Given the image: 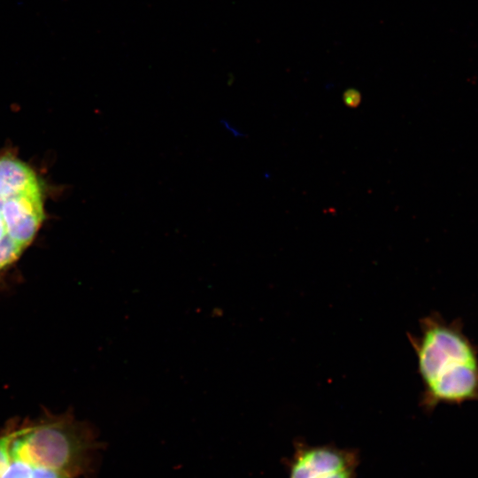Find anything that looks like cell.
<instances>
[{"mask_svg": "<svg viewBox=\"0 0 478 478\" xmlns=\"http://www.w3.org/2000/svg\"><path fill=\"white\" fill-rule=\"evenodd\" d=\"M343 100L348 107L355 108L358 106L361 102V95L357 89H349L344 91Z\"/></svg>", "mask_w": 478, "mask_h": 478, "instance_id": "ba28073f", "label": "cell"}, {"mask_svg": "<svg viewBox=\"0 0 478 478\" xmlns=\"http://www.w3.org/2000/svg\"><path fill=\"white\" fill-rule=\"evenodd\" d=\"M42 220V193L34 171L17 158L0 157V270L19 258Z\"/></svg>", "mask_w": 478, "mask_h": 478, "instance_id": "3957f363", "label": "cell"}, {"mask_svg": "<svg viewBox=\"0 0 478 478\" xmlns=\"http://www.w3.org/2000/svg\"><path fill=\"white\" fill-rule=\"evenodd\" d=\"M351 459L341 451L318 447L303 451L292 465L290 478H323L349 469Z\"/></svg>", "mask_w": 478, "mask_h": 478, "instance_id": "277c9868", "label": "cell"}, {"mask_svg": "<svg viewBox=\"0 0 478 478\" xmlns=\"http://www.w3.org/2000/svg\"><path fill=\"white\" fill-rule=\"evenodd\" d=\"M420 335H409L423 383L421 405H459L478 400V348L463 331L461 320L446 321L431 312L420 321Z\"/></svg>", "mask_w": 478, "mask_h": 478, "instance_id": "6da1fadb", "label": "cell"}, {"mask_svg": "<svg viewBox=\"0 0 478 478\" xmlns=\"http://www.w3.org/2000/svg\"><path fill=\"white\" fill-rule=\"evenodd\" d=\"M101 448L92 426L69 412L36 425H25L12 443V449L30 463L72 478L92 472Z\"/></svg>", "mask_w": 478, "mask_h": 478, "instance_id": "7a4b0ae2", "label": "cell"}, {"mask_svg": "<svg viewBox=\"0 0 478 478\" xmlns=\"http://www.w3.org/2000/svg\"><path fill=\"white\" fill-rule=\"evenodd\" d=\"M25 426L12 424L0 435V474L11 459V448L15 438L23 431Z\"/></svg>", "mask_w": 478, "mask_h": 478, "instance_id": "8992f818", "label": "cell"}, {"mask_svg": "<svg viewBox=\"0 0 478 478\" xmlns=\"http://www.w3.org/2000/svg\"><path fill=\"white\" fill-rule=\"evenodd\" d=\"M323 478H351V471L350 469H346L335 474H331Z\"/></svg>", "mask_w": 478, "mask_h": 478, "instance_id": "9c48e42d", "label": "cell"}, {"mask_svg": "<svg viewBox=\"0 0 478 478\" xmlns=\"http://www.w3.org/2000/svg\"><path fill=\"white\" fill-rule=\"evenodd\" d=\"M31 478H72L65 474L45 466L34 465Z\"/></svg>", "mask_w": 478, "mask_h": 478, "instance_id": "52a82bcc", "label": "cell"}, {"mask_svg": "<svg viewBox=\"0 0 478 478\" xmlns=\"http://www.w3.org/2000/svg\"><path fill=\"white\" fill-rule=\"evenodd\" d=\"M34 464L20 457L11 448V459L0 478H31Z\"/></svg>", "mask_w": 478, "mask_h": 478, "instance_id": "5b68a950", "label": "cell"}]
</instances>
